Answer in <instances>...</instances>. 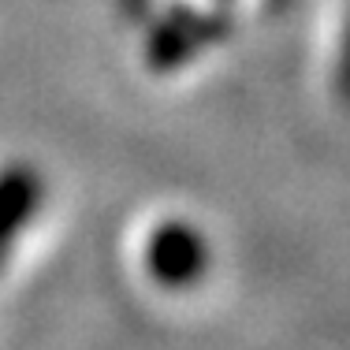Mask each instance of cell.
Masks as SVG:
<instances>
[{
	"mask_svg": "<svg viewBox=\"0 0 350 350\" xmlns=\"http://www.w3.org/2000/svg\"><path fill=\"white\" fill-rule=\"evenodd\" d=\"M149 269L161 283L168 287H183L194 283L205 269V243L198 231H190L187 224H168L153 235L149 243Z\"/></svg>",
	"mask_w": 350,
	"mask_h": 350,
	"instance_id": "1",
	"label": "cell"
},
{
	"mask_svg": "<svg viewBox=\"0 0 350 350\" xmlns=\"http://www.w3.org/2000/svg\"><path fill=\"white\" fill-rule=\"evenodd\" d=\"M30 209H34V183H27V179L0 183V257H4L12 235L27 224Z\"/></svg>",
	"mask_w": 350,
	"mask_h": 350,
	"instance_id": "2",
	"label": "cell"
},
{
	"mask_svg": "<svg viewBox=\"0 0 350 350\" xmlns=\"http://www.w3.org/2000/svg\"><path fill=\"white\" fill-rule=\"evenodd\" d=\"M339 97L350 105V27L343 38V56H339Z\"/></svg>",
	"mask_w": 350,
	"mask_h": 350,
	"instance_id": "3",
	"label": "cell"
}]
</instances>
